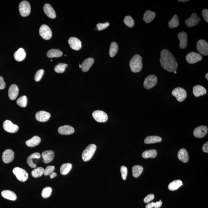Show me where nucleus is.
Listing matches in <instances>:
<instances>
[{"label":"nucleus","instance_id":"obj_32","mask_svg":"<svg viewBox=\"0 0 208 208\" xmlns=\"http://www.w3.org/2000/svg\"><path fill=\"white\" fill-rule=\"evenodd\" d=\"M162 139L158 136H151L146 138L144 140L145 143L146 144H152L161 142Z\"/></svg>","mask_w":208,"mask_h":208},{"label":"nucleus","instance_id":"obj_55","mask_svg":"<svg viewBox=\"0 0 208 208\" xmlns=\"http://www.w3.org/2000/svg\"><path fill=\"white\" fill-rule=\"evenodd\" d=\"M189 1V0H181V1H180V0H179L178 1H179V2H188Z\"/></svg>","mask_w":208,"mask_h":208},{"label":"nucleus","instance_id":"obj_47","mask_svg":"<svg viewBox=\"0 0 208 208\" xmlns=\"http://www.w3.org/2000/svg\"><path fill=\"white\" fill-rule=\"evenodd\" d=\"M109 26V22H105L104 23H98L97 25V29L99 31L103 30L105 29L108 28Z\"/></svg>","mask_w":208,"mask_h":208},{"label":"nucleus","instance_id":"obj_17","mask_svg":"<svg viewBox=\"0 0 208 208\" xmlns=\"http://www.w3.org/2000/svg\"><path fill=\"white\" fill-rule=\"evenodd\" d=\"M50 117V114L46 111H40L37 112L35 114V118L37 120L40 122H47Z\"/></svg>","mask_w":208,"mask_h":208},{"label":"nucleus","instance_id":"obj_26","mask_svg":"<svg viewBox=\"0 0 208 208\" xmlns=\"http://www.w3.org/2000/svg\"><path fill=\"white\" fill-rule=\"evenodd\" d=\"M178 158L180 161L184 163H186L189 161V158L188 153L187 151L184 148L181 149L178 152Z\"/></svg>","mask_w":208,"mask_h":208},{"label":"nucleus","instance_id":"obj_12","mask_svg":"<svg viewBox=\"0 0 208 208\" xmlns=\"http://www.w3.org/2000/svg\"><path fill=\"white\" fill-rule=\"evenodd\" d=\"M3 127L4 130L10 133H15L18 130L19 127L17 125L13 123L10 121L6 120L3 122Z\"/></svg>","mask_w":208,"mask_h":208},{"label":"nucleus","instance_id":"obj_21","mask_svg":"<svg viewBox=\"0 0 208 208\" xmlns=\"http://www.w3.org/2000/svg\"><path fill=\"white\" fill-rule=\"evenodd\" d=\"M44 162L45 163H48L53 160L54 157V152L52 150H46L43 152L42 154Z\"/></svg>","mask_w":208,"mask_h":208},{"label":"nucleus","instance_id":"obj_38","mask_svg":"<svg viewBox=\"0 0 208 208\" xmlns=\"http://www.w3.org/2000/svg\"><path fill=\"white\" fill-rule=\"evenodd\" d=\"M118 47L117 44L115 42H112L110 45L109 54L112 58L115 56L118 51Z\"/></svg>","mask_w":208,"mask_h":208},{"label":"nucleus","instance_id":"obj_40","mask_svg":"<svg viewBox=\"0 0 208 208\" xmlns=\"http://www.w3.org/2000/svg\"><path fill=\"white\" fill-rule=\"evenodd\" d=\"M124 22L129 28H133L135 25V21L129 15L126 16L124 19Z\"/></svg>","mask_w":208,"mask_h":208},{"label":"nucleus","instance_id":"obj_20","mask_svg":"<svg viewBox=\"0 0 208 208\" xmlns=\"http://www.w3.org/2000/svg\"><path fill=\"white\" fill-rule=\"evenodd\" d=\"M19 88L15 84H12L9 87L8 95L9 98L14 100L17 97L19 94Z\"/></svg>","mask_w":208,"mask_h":208},{"label":"nucleus","instance_id":"obj_37","mask_svg":"<svg viewBox=\"0 0 208 208\" xmlns=\"http://www.w3.org/2000/svg\"><path fill=\"white\" fill-rule=\"evenodd\" d=\"M179 25V19L177 15L175 14L168 22L169 27L171 29L177 28Z\"/></svg>","mask_w":208,"mask_h":208},{"label":"nucleus","instance_id":"obj_27","mask_svg":"<svg viewBox=\"0 0 208 208\" xmlns=\"http://www.w3.org/2000/svg\"><path fill=\"white\" fill-rule=\"evenodd\" d=\"M1 195L3 198L9 200L15 201L17 199V196L15 193L9 190H4L2 191Z\"/></svg>","mask_w":208,"mask_h":208},{"label":"nucleus","instance_id":"obj_5","mask_svg":"<svg viewBox=\"0 0 208 208\" xmlns=\"http://www.w3.org/2000/svg\"><path fill=\"white\" fill-rule=\"evenodd\" d=\"M13 173L20 181L24 182L28 178V173L24 170L19 167H15L13 170Z\"/></svg>","mask_w":208,"mask_h":208},{"label":"nucleus","instance_id":"obj_19","mask_svg":"<svg viewBox=\"0 0 208 208\" xmlns=\"http://www.w3.org/2000/svg\"><path fill=\"white\" fill-rule=\"evenodd\" d=\"M58 132L61 135H70L74 133V129L71 126L64 125L59 127Z\"/></svg>","mask_w":208,"mask_h":208},{"label":"nucleus","instance_id":"obj_16","mask_svg":"<svg viewBox=\"0 0 208 208\" xmlns=\"http://www.w3.org/2000/svg\"><path fill=\"white\" fill-rule=\"evenodd\" d=\"M68 43L70 45V47L74 50L78 51L81 48V41L77 38H70L68 40Z\"/></svg>","mask_w":208,"mask_h":208},{"label":"nucleus","instance_id":"obj_58","mask_svg":"<svg viewBox=\"0 0 208 208\" xmlns=\"http://www.w3.org/2000/svg\"><path fill=\"white\" fill-rule=\"evenodd\" d=\"M175 73L176 74L177 73V71H174Z\"/></svg>","mask_w":208,"mask_h":208},{"label":"nucleus","instance_id":"obj_34","mask_svg":"<svg viewBox=\"0 0 208 208\" xmlns=\"http://www.w3.org/2000/svg\"><path fill=\"white\" fill-rule=\"evenodd\" d=\"M157 155V152L155 149L150 150L144 152L142 154L143 157L144 159L155 158Z\"/></svg>","mask_w":208,"mask_h":208},{"label":"nucleus","instance_id":"obj_31","mask_svg":"<svg viewBox=\"0 0 208 208\" xmlns=\"http://www.w3.org/2000/svg\"><path fill=\"white\" fill-rule=\"evenodd\" d=\"M182 185H183L181 180H177L171 182L168 186V189L171 191H175L177 190Z\"/></svg>","mask_w":208,"mask_h":208},{"label":"nucleus","instance_id":"obj_15","mask_svg":"<svg viewBox=\"0 0 208 208\" xmlns=\"http://www.w3.org/2000/svg\"><path fill=\"white\" fill-rule=\"evenodd\" d=\"M14 152L10 149H7L3 153L2 159L3 162L8 163L12 162L14 158Z\"/></svg>","mask_w":208,"mask_h":208},{"label":"nucleus","instance_id":"obj_54","mask_svg":"<svg viewBox=\"0 0 208 208\" xmlns=\"http://www.w3.org/2000/svg\"><path fill=\"white\" fill-rule=\"evenodd\" d=\"M57 175V173H56V172H53V173H52L49 176L51 179H53V178L55 177H56Z\"/></svg>","mask_w":208,"mask_h":208},{"label":"nucleus","instance_id":"obj_3","mask_svg":"<svg viewBox=\"0 0 208 208\" xmlns=\"http://www.w3.org/2000/svg\"><path fill=\"white\" fill-rule=\"evenodd\" d=\"M97 150V146L92 144L88 146L83 151L82 154V158L83 161H87L91 160L93 157Z\"/></svg>","mask_w":208,"mask_h":208},{"label":"nucleus","instance_id":"obj_44","mask_svg":"<svg viewBox=\"0 0 208 208\" xmlns=\"http://www.w3.org/2000/svg\"><path fill=\"white\" fill-rule=\"evenodd\" d=\"M44 70L42 69L39 70L35 74V77H34V79L35 81L38 82L41 80L42 78L44 73Z\"/></svg>","mask_w":208,"mask_h":208},{"label":"nucleus","instance_id":"obj_59","mask_svg":"<svg viewBox=\"0 0 208 208\" xmlns=\"http://www.w3.org/2000/svg\"><path fill=\"white\" fill-rule=\"evenodd\" d=\"M52 61H52V60H51V62H52Z\"/></svg>","mask_w":208,"mask_h":208},{"label":"nucleus","instance_id":"obj_24","mask_svg":"<svg viewBox=\"0 0 208 208\" xmlns=\"http://www.w3.org/2000/svg\"><path fill=\"white\" fill-rule=\"evenodd\" d=\"M193 93L195 97H198L205 95L207 93V90L202 86L196 85L193 87Z\"/></svg>","mask_w":208,"mask_h":208},{"label":"nucleus","instance_id":"obj_49","mask_svg":"<svg viewBox=\"0 0 208 208\" xmlns=\"http://www.w3.org/2000/svg\"><path fill=\"white\" fill-rule=\"evenodd\" d=\"M202 15L203 17L207 22H208V10L207 9H204L202 12Z\"/></svg>","mask_w":208,"mask_h":208},{"label":"nucleus","instance_id":"obj_14","mask_svg":"<svg viewBox=\"0 0 208 208\" xmlns=\"http://www.w3.org/2000/svg\"><path fill=\"white\" fill-rule=\"evenodd\" d=\"M207 127L205 126H201L197 127L193 131V135L197 138H202L207 134Z\"/></svg>","mask_w":208,"mask_h":208},{"label":"nucleus","instance_id":"obj_23","mask_svg":"<svg viewBox=\"0 0 208 208\" xmlns=\"http://www.w3.org/2000/svg\"><path fill=\"white\" fill-rule=\"evenodd\" d=\"M44 10L45 13L51 19H54L56 17L55 10L48 3H46L44 7Z\"/></svg>","mask_w":208,"mask_h":208},{"label":"nucleus","instance_id":"obj_22","mask_svg":"<svg viewBox=\"0 0 208 208\" xmlns=\"http://www.w3.org/2000/svg\"><path fill=\"white\" fill-rule=\"evenodd\" d=\"M94 63V59L93 58H88L85 59L81 65V69L82 71L84 72H87L90 70Z\"/></svg>","mask_w":208,"mask_h":208},{"label":"nucleus","instance_id":"obj_29","mask_svg":"<svg viewBox=\"0 0 208 208\" xmlns=\"http://www.w3.org/2000/svg\"><path fill=\"white\" fill-rule=\"evenodd\" d=\"M41 141V139L40 137L35 136L26 141V143L28 147H33L38 145Z\"/></svg>","mask_w":208,"mask_h":208},{"label":"nucleus","instance_id":"obj_10","mask_svg":"<svg viewBox=\"0 0 208 208\" xmlns=\"http://www.w3.org/2000/svg\"><path fill=\"white\" fill-rule=\"evenodd\" d=\"M157 78L154 75H150L145 79L143 83L145 88L148 90L152 88L157 82Z\"/></svg>","mask_w":208,"mask_h":208},{"label":"nucleus","instance_id":"obj_30","mask_svg":"<svg viewBox=\"0 0 208 208\" xmlns=\"http://www.w3.org/2000/svg\"><path fill=\"white\" fill-rule=\"evenodd\" d=\"M41 157V154L39 153H34L32 154L28 157L27 159V163L29 166L32 168H35L36 167V165L33 162V160L34 159H40Z\"/></svg>","mask_w":208,"mask_h":208},{"label":"nucleus","instance_id":"obj_28","mask_svg":"<svg viewBox=\"0 0 208 208\" xmlns=\"http://www.w3.org/2000/svg\"><path fill=\"white\" fill-rule=\"evenodd\" d=\"M156 17V13L154 12L148 10L145 12L143 17L144 21L147 23H149L153 21Z\"/></svg>","mask_w":208,"mask_h":208},{"label":"nucleus","instance_id":"obj_42","mask_svg":"<svg viewBox=\"0 0 208 208\" xmlns=\"http://www.w3.org/2000/svg\"><path fill=\"white\" fill-rule=\"evenodd\" d=\"M17 103L21 107H25L27 104V97L26 96L20 97L17 101Z\"/></svg>","mask_w":208,"mask_h":208},{"label":"nucleus","instance_id":"obj_48","mask_svg":"<svg viewBox=\"0 0 208 208\" xmlns=\"http://www.w3.org/2000/svg\"><path fill=\"white\" fill-rule=\"evenodd\" d=\"M154 196L153 194H150L148 195L144 199V202L145 203H148L153 200L154 199Z\"/></svg>","mask_w":208,"mask_h":208},{"label":"nucleus","instance_id":"obj_33","mask_svg":"<svg viewBox=\"0 0 208 208\" xmlns=\"http://www.w3.org/2000/svg\"><path fill=\"white\" fill-rule=\"evenodd\" d=\"M63 52L58 49H51L48 51L47 56L49 58H59L63 55Z\"/></svg>","mask_w":208,"mask_h":208},{"label":"nucleus","instance_id":"obj_1","mask_svg":"<svg viewBox=\"0 0 208 208\" xmlns=\"http://www.w3.org/2000/svg\"><path fill=\"white\" fill-rule=\"evenodd\" d=\"M160 55V63L162 67L168 72L176 71L178 65L172 53L168 50L163 49L161 51Z\"/></svg>","mask_w":208,"mask_h":208},{"label":"nucleus","instance_id":"obj_13","mask_svg":"<svg viewBox=\"0 0 208 208\" xmlns=\"http://www.w3.org/2000/svg\"><path fill=\"white\" fill-rule=\"evenodd\" d=\"M200 21V18L197 16V14L193 13L189 18L185 20V24L188 27L191 28L197 25Z\"/></svg>","mask_w":208,"mask_h":208},{"label":"nucleus","instance_id":"obj_51","mask_svg":"<svg viewBox=\"0 0 208 208\" xmlns=\"http://www.w3.org/2000/svg\"><path fill=\"white\" fill-rule=\"evenodd\" d=\"M202 149L203 151L204 152L207 153L208 152V142H207L206 143H205V144H204V145L203 146L202 148Z\"/></svg>","mask_w":208,"mask_h":208},{"label":"nucleus","instance_id":"obj_8","mask_svg":"<svg viewBox=\"0 0 208 208\" xmlns=\"http://www.w3.org/2000/svg\"><path fill=\"white\" fill-rule=\"evenodd\" d=\"M92 116L95 120L99 123H104L108 119L107 114L104 111L101 110H97L94 111Z\"/></svg>","mask_w":208,"mask_h":208},{"label":"nucleus","instance_id":"obj_52","mask_svg":"<svg viewBox=\"0 0 208 208\" xmlns=\"http://www.w3.org/2000/svg\"><path fill=\"white\" fill-rule=\"evenodd\" d=\"M162 205V202L161 200H160L159 202H157L154 204V207L155 208H159L161 207Z\"/></svg>","mask_w":208,"mask_h":208},{"label":"nucleus","instance_id":"obj_35","mask_svg":"<svg viewBox=\"0 0 208 208\" xmlns=\"http://www.w3.org/2000/svg\"><path fill=\"white\" fill-rule=\"evenodd\" d=\"M132 170L133 176L135 178H138L140 177L142 173L143 168L142 166L137 165L133 166Z\"/></svg>","mask_w":208,"mask_h":208},{"label":"nucleus","instance_id":"obj_56","mask_svg":"<svg viewBox=\"0 0 208 208\" xmlns=\"http://www.w3.org/2000/svg\"><path fill=\"white\" fill-rule=\"evenodd\" d=\"M208 74L207 73V74L206 75H205V78H206V79H207V80H208Z\"/></svg>","mask_w":208,"mask_h":208},{"label":"nucleus","instance_id":"obj_18","mask_svg":"<svg viewBox=\"0 0 208 208\" xmlns=\"http://www.w3.org/2000/svg\"><path fill=\"white\" fill-rule=\"evenodd\" d=\"M178 36L180 40V48L181 49L186 48L188 45L187 34L185 32H182L178 34Z\"/></svg>","mask_w":208,"mask_h":208},{"label":"nucleus","instance_id":"obj_57","mask_svg":"<svg viewBox=\"0 0 208 208\" xmlns=\"http://www.w3.org/2000/svg\"><path fill=\"white\" fill-rule=\"evenodd\" d=\"M79 67H80V68H81V65H79Z\"/></svg>","mask_w":208,"mask_h":208},{"label":"nucleus","instance_id":"obj_46","mask_svg":"<svg viewBox=\"0 0 208 208\" xmlns=\"http://www.w3.org/2000/svg\"><path fill=\"white\" fill-rule=\"evenodd\" d=\"M120 171L122 179L123 180H126L128 173V169L127 167L124 166H121Z\"/></svg>","mask_w":208,"mask_h":208},{"label":"nucleus","instance_id":"obj_11","mask_svg":"<svg viewBox=\"0 0 208 208\" xmlns=\"http://www.w3.org/2000/svg\"><path fill=\"white\" fill-rule=\"evenodd\" d=\"M202 59V57L200 54L195 52H192L186 55V59L189 63L195 64L200 61Z\"/></svg>","mask_w":208,"mask_h":208},{"label":"nucleus","instance_id":"obj_6","mask_svg":"<svg viewBox=\"0 0 208 208\" xmlns=\"http://www.w3.org/2000/svg\"><path fill=\"white\" fill-rule=\"evenodd\" d=\"M31 8L29 2L26 1H22L19 5V10L21 16L26 17L30 14Z\"/></svg>","mask_w":208,"mask_h":208},{"label":"nucleus","instance_id":"obj_45","mask_svg":"<svg viewBox=\"0 0 208 208\" xmlns=\"http://www.w3.org/2000/svg\"><path fill=\"white\" fill-rule=\"evenodd\" d=\"M55 170V167L54 166H47L46 168L44 170V174L45 175H49L53 173Z\"/></svg>","mask_w":208,"mask_h":208},{"label":"nucleus","instance_id":"obj_39","mask_svg":"<svg viewBox=\"0 0 208 208\" xmlns=\"http://www.w3.org/2000/svg\"><path fill=\"white\" fill-rule=\"evenodd\" d=\"M44 168L42 167H39L34 169L31 172L32 176L34 178H38L41 177L44 174Z\"/></svg>","mask_w":208,"mask_h":208},{"label":"nucleus","instance_id":"obj_36","mask_svg":"<svg viewBox=\"0 0 208 208\" xmlns=\"http://www.w3.org/2000/svg\"><path fill=\"white\" fill-rule=\"evenodd\" d=\"M72 165L70 163L63 164L61 166L60 173L63 175H66L69 173L72 168Z\"/></svg>","mask_w":208,"mask_h":208},{"label":"nucleus","instance_id":"obj_9","mask_svg":"<svg viewBox=\"0 0 208 208\" xmlns=\"http://www.w3.org/2000/svg\"><path fill=\"white\" fill-rule=\"evenodd\" d=\"M40 34L44 40H49L52 37V31L50 28L46 24L42 25L40 27Z\"/></svg>","mask_w":208,"mask_h":208},{"label":"nucleus","instance_id":"obj_7","mask_svg":"<svg viewBox=\"0 0 208 208\" xmlns=\"http://www.w3.org/2000/svg\"><path fill=\"white\" fill-rule=\"evenodd\" d=\"M197 49L200 54L204 56L208 55V42L204 40H200L197 41Z\"/></svg>","mask_w":208,"mask_h":208},{"label":"nucleus","instance_id":"obj_53","mask_svg":"<svg viewBox=\"0 0 208 208\" xmlns=\"http://www.w3.org/2000/svg\"><path fill=\"white\" fill-rule=\"evenodd\" d=\"M154 204H155V203L154 202H152L151 203H149V204H148L146 205V208H153L154 207Z\"/></svg>","mask_w":208,"mask_h":208},{"label":"nucleus","instance_id":"obj_43","mask_svg":"<svg viewBox=\"0 0 208 208\" xmlns=\"http://www.w3.org/2000/svg\"><path fill=\"white\" fill-rule=\"evenodd\" d=\"M52 189L50 187H46L45 188L43 189L42 192V196L44 198H48L50 196L51 194Z\"/></svg>","mask_w":208,"mask_h":208},{"label":"nucleus","instance_id":"obj_4","mask_svg":"<svg viewBox=\"0 0 208 208\" xmlns=\"http://www.w3.org/2000/svg\"><path fill=\"white\" fill-rule=\"evenodd\" d=\"M172 95L176 98L179 102H183L187 96L186 91L184 89L180 87L175 88L172 91Z\"/></svg>","mask_w":208,"mask_h":208},{"label":"nucleus","instance_id":"obj_50","mask_svg":"<svg viewBox=\"0 0 208 208\" xmlns=\"http://www.w3.org/2000/svg\"><path fill=\"white\" fill-rule=\"evenodd\" d=\"M6 83L3 81V78L0 77V90H3L5 88Z\"/></svg>","mask_w":208,"mask_h":208},{"label":"nucleus","instance_id":"obj_41","mask_svg":"<svg viewBox=\"0 0 208 208\" xmlns=\"http://www.w3.org/2000/svg\"><path fill=\"white\" fill-rule=\"evenodd\" d=\"M67 66L68 65L67 64L60 63L54 67V71L57 73H63L65 72V69Z\"/></svg>","mask_w":208,"mask_h":208},{"label":"nucleus","instance_id":"obj_2","mask_svg":"<svg viewBox=\"0 0 208 208\" xmlns=\"http://www.w3.org/2000/svg\"><path fill=\"white\" fill-rule=\"evenodd\" d=\"M131 70L134 72H138L142 68V58L141 56L136 54L132 57L129 62Z\"/></svg>","mask_w":208,"mask_h":208},{"label":"nucleus","instance_id":"obj_25","mask_svg":"<svg viewBox=\"0 0 208 208\" xmlns=\"http://www.w3.org/2000/svg\"><path fill=\"white\" fill-rule=\"evenodd\" d=\"M26 55V54L24 49L22 48H20L14 53V58L16 61H21L24 60Z\"/></svg>","mask_w":208,"mask_h":208}]
</instances>
